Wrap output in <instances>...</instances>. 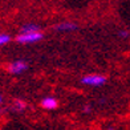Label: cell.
<instances>
[{"label": "cell", "mask_w": 130, "mask_h": 130, "mask_svg": "<svg viewBox=\"0 0 130 130\" xmlns=\"http://www.w3.org/2000/svg\"><path fill=\"white\" fill-rule=\"evenodd\" d=\"M41 106H43L44 109H48V110L56 109L57 108V100L53 98V97H46L41 101Z\"/></svg>", "instance_id": "5b68a950"}, {"label": "cell", "mask_w": 130, "mask_h": 130, "mask_svg": "<svg viewBox=\"0 0 130 130\" xmlns=\"http://www.w3.org/2000/svg\"><path fill=\"white\" fill-rule=\"evenodd\" d=\"M11 41V36L7 33H0V46H3L5 44H8Z\"/></svg>", "instance_id": "52a82bcc"}, {"label": "cell", "mask_w": 130, "mask_h": 130, "mask_svg": "<svg viewBox=\"0 0 130 130\" xmlns=\"http://www.w3.org/2000/svg\"><path fill=\"white\" fill-rule=\"evenodd\" d=\"M0 102H2V97H0Z\"/></svg>", "instance_id": "8fae6325"}, {"label": "cell", "mask_w": 130, "mask_h": 130, "mask_svg": "<svg viewBox=\"0 0 130 130\" xmlns=\"http://www.w3.org/2000/svg\"><path fill=\"white\" fill-rule=\"evenodd\" d=\"M120 35H121V37H127L129 36V32L127 31H121Z\"/></svg>", "instance_id": "9c48e42d"}, {"label": "cell", "mask_w": 130, "mask_h": 130, "mask_svg": "<svg viewBox=\"0 0 130 130\" xmlns=\"http://www.w3.org/2000/svg\"><path fill=\"white\" fill-rule=\"evenodd\" d=\"M109 130H113V129H109Z\"/></svg>", "instance_id": "7c38bea8"}, {"label": "cell", "mask_w": 130, "mask_h": 130, "mask_svg": "<svg viewBox=\"0 0 130 130\" xmlns=\"http://www.w3.org/2000/svg\"><path fill=\"white\" fill-rule=\"evenodd\" d=\"M28 69V64L24 60H16L9 65V72L12 74H20Z\"/></svg>", "instance_id": "3957f363"}, {"label": "cell", "mask_w": 130, "mask_h": 130, "mask_svg": "<svg viewBox=\"0 0 130 130\" xmlns=\"http://www.w3.org/2000/svg\"><path fill=\"white\" fill-rule=\"evenodd\" d=\"M106 78L101 74H88V76H84L81 80V82L84 85H89V86H101L105 84Z\"/></svg>", "instance_id": "6da1fadb"}, {"label": "cell", "mask_w": 130, "mask_h": 130, "mask_svg": "<svg viewBox=\"0 0 130 130\" xmlns=\"http://www.w3.org/2000/svg\"><path fill=\"white\" fill-rule=\"evenodd\" d=\"M84 111H85V113H89L90 110H89V108H84Z\"/></svg>", "instance_id": "30bf717a"}, {"label": "cell", "mask_w": 130, "mask_h": 130, "mask_svg": "<svg viewBox=\"0 0 130 130\" xmlns=\"http://www.w3.org/2000/svg\"><path fill=\"white\" fill-rule=\"evenodd\" d=\"M35 32H40V27L35 23H28V24L23 25L20 29V35H27V33H35Z\"/></svg>", "instance_id": "277c9868"}, {"label": "cell", "mask_w": 130, "mask_h": 130, "mask_svg": "<svg viewBox=\"0 0 130 130\" xmlns=\"http://www.w3.org/2000/svg\"><path fill=\"white\" fill-rule=\"evenodd\" d=\"M77 28V25L74 23H60L56 25V29L60 32H68V31H74Z\"/></svg>", "instance_id": "8992f818"}, {"label": "cell", "mask_w": 130, "mask_h": 130, "mask_svg": "<svg viewBox=\"0 0 130 130\" xmlns=\"http://www.w3.org/2000/svg\"><path fill=\"white\" fill-rule=\"evenodd\" d=\"M44 35L41 32H35V33H27V35H19L16 37L17 43L20 44H32V43H37L43 39Z\"/></svg>", "instance_id": "7a4b0ae2"}, {"label": "cell", "mask_w": 130, "mask_h": 130, "mask_svg": "<svg viewBox=\"0 0 130 130\" xmlns=\"http://www.w3.org/2000/svg\"><path fill=\"white\" fill-rule=\"evenodd\" d=\"M15 106H16V109H19V110H23L25 108V102H23V101H20V100H16L15 101Z\"/></svg>", "instance_id": "ba28073f"}]
</instances>
